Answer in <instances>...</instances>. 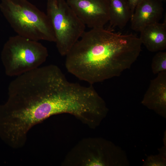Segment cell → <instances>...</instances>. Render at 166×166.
<instances>
[{
  "label": "cell",
  "mask_w": 166,
  "mask_h": 166,
  "mask_svg": "<svg viewBox=\"0 0 166 166\" xmlns=\"http://www.w3.org/2000/svg\"><path fill=\"white\" fill-rule=\"evenodd\" d=\"M57 112L53 65L17 76L9 85L6 102L0 106V137L11 148H22L30 129Z\"/></svg>",
  "instance_id": "6da1fadb"
},
{
  "label": "cell",
  "mask_w": 166,
  "mask_h": 166,
  "mask_svg": "<svg viewBox=\"0 0 166 166\" xmlns=\"http://www.w3.org/2000/svg\"><path fill=\"white\" fill-rule=\"evenodd\" d=\"M142 43L133 34L104 29L85 32L65 56L68 71L92 85L120 76L139 56Z\"/></svg>",
  "instance_id": "7a4b0ae2"
},
{
  "label": "cell",
  "mask_w": 166,
  "mask_h": 166,
  "mask_svg": "<svg viewBox=\"0 0 166 166\" xmlns=\"http://www.w3.org/2000/svg\"><path fill=\"white\" fill-rule=\"evenodd\" d=\"M0 9L18 35L36 41L55 42L46 14L27 0H1Z\"/></svg>",
  "instance_id": "3957f363"
},
{
  "label": "cell",
  "mask_w": 166,
  "mask_h": 166,
  "mask_svg": "<svg viewBox=\"0 0 166 166\" xmlns=\"http://www.w3.org/2000/svg\"><path fill=\"white\" fill-rule=\"evenodd\" d=\"M48 56L47 49L41 43L17 35L5 43L1 57L6 74L17 77L40 67Z\"/></svg>",
  "instance_id": "277c9868"
},
{
  "label": "cell",
  "mask_w": 166,
  "mask_h": 166,
  "mask_svg": "<svg viewBox=\"0 0 166 166\" xmlns=\"http://www.w3.org/2000/svg\"><path fill=\"white\" fill-rule=\"evenodd\" d=\"M46 10L58 51L65 56L85 32V26L65 0H47Z\"/></svg>",
  "instance_id": "5b68a950"
},
{
  "label": "cell",
  "mask_w": 166,
  "mask_h": 166,
  "mask_svg": "<svg viewBox=\"0 0 166 166\" xmlns=\"http://www.w3.org/2000/svg\"><path fill=\"white\" fill-rule=\"evenodd\" d=\"M118 152L113 144L105 139L85 138L70 151L62 163L71 166L116 165L121 156Z\"/></svg>",
  "instance_id": "8992f818"
},
{
  "label": "cell",
  "mask_w": 166,
  "mask_h": 166,
  "mask_svg": "<svg viewBox=\"0 0 166 166\" xmlns=\"http://www.w3.org/2000/svg\"><path fill=\"white\" fill-rule=\"evenodd\" d=\"M76 14L91 29L104 28L109 21L108 0H67Z\"/></svg>",
  "instance_id": "52a82bcc"
},
{
  "label": "cell",
  "mask_w": 166,
  "mask_h": 166,
  "mask_svg": "<svg viewBox=\"0 0 166 166\" xmlns=\"http://www.w3.org/2000/svg\"><path fill=\"white\" fill-rule=\"evenodd\" d=\"M164 11L160 0H141L136 6L130 19L132 29L140 32L150 24L159 22Z\"/></svg>",
  "instance_id": "ba28073f"
},
{
  "label": "cell",
  "mask_w": 166,
  "mask_h": 166,
  "mask_svg": "<svg viewBox=\"0 0 166 166\" xmlns=\"http://www.w3.org/2000/svg\"><path fill=\"white\" fill-rule=\"evenodd\" d=\"M142 103L162 116L166 111V71L157 74L150 81Z\"/></svg>",
  "instance_id": "9c48e42d"
},
{
  "label": "cell",
  "mask_w": 166,
  "mask_h": 166,
  "mask_svg": "<svg viewBox=\"0 0 166 166\" xmlns=\"http://www.w3.org/2000/svg\"><path fill=\"white\" fill-rule=\"evenodd\" d=\"M142 44L151 52L163 51L166 49V22L148 25L140 32Z\"/></svg>",
  "instance_id": "30bf717a"
},
{
  "label": "cell",
  "mask_w": 166,
  "mask_h": 166,
  "mask_svg": "<svg viewBox=\"0 0 166 166\" xmlns=\"http://www.w3.org/2000/svg\"><path fill=\"white\" fill-rule=\"evenodd\" d=\"M110 25L121 29L130 20L132 13L127 0H108Z\"/></svg>",
  "instance_id": "8fae6325"
},
{
  "label": "cell",
  "mask_w": 166,
  "mask_h": 166,
  "mask_svg": "<svg viewBox=\"0 0 166 166\" xmlns=\"http://www.w3.org/2000/svg\"><path fill=\"white\" fill-rule=\"evenodd\" d=\"M151 69L154 74L166 71V52H158L153 57L151 64Z\"/></svg>",
  "instance_id": "7c38bea8"
},
{
  "label": "cell",
  "mask_w": 166,
  "mask_h": 166,
  "mask_svg": "<svg viewBox=\"0 0 166 166\" xmlns=\"http://www.w3.org/2000/svg\"><path fill=\"white\" fill-rule=\"evenodd\" d=\"M141 0H127L131 9L132 14L136 6Z\"/></svg>",
  "instance_id": "4fadbf2b"
},
{
  "label": "cell",
  "mask_w": 166,
  "mask_h": 166,
  "mask_svg": "<svg viewBox=\"0 0 166 166\" xmlns=\"http://www.w3.org/2000/svg\"><path fill=\"white\" fill-rule=\"evenodd\" d=\"M160 0L162 2H163L164 1H165L166 0Z\"/></svg>",
  "instance_id": "5bb4252c"
}]
</instances>
